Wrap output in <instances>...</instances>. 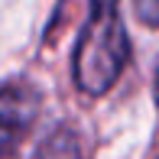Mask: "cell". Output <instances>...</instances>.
Returning <instances> with one entry per match:
<instances>
[{
    "label": "cell",
    "instance_id": "6da1fadb",
    "mask_svg": "<svg viewBox=\"0 0 159 159\" xmlns=\"http://www.w3.org/2000/svg\"><path fill=\"white\" fill-rule=\"evenodd\" d=\"M127 62L130 36L120 20V0H88V20L71 55V78L78 91L88 98L107 94L117 84Z\"/></svg>",
    "mask_w": 159,
    "mask_h": 159
},
{
    "label": "cell",
    "instance_id": "5b68a950",
    "mask_svg": "<svg viewBox=\"0 0 159 159\" xmlns=\"http://www.w3.org/2000/svg\"><path fill=\"white\" fill-rule=\"evenodd\" d=\"M156 104H159V75H156Z\"/></svg>",
    "mask_w": 159,
    "mask_h": 159
},
{
    "label": "cell",
    "instance_id": "277c9868",
    "mask_svg": "<svg viewBox=\"0 0 159 159\" xmlns=\"http://www.w3.org/2000/svg\"><path fill=\"white\" fill-rule=\"evenodd\" d=\"M133 13L140 16V23L159 30V0H133Z\"/></svg>",
    "mask_w": 159,
    "mask_h": 159
},
{
    "label": "cell",
    "instance_id": "7a4b0ae2",
    "mask_svg": "<svg viewBox=\"0 0 159 159\" xmlns=\"http://www.w3.org/2000/svg\"><path fill=\"white\" fill-rule=\"evenodd\" d=\"M42 111V98L33 84L10 81L0 84V159L16 153V146L30 136Z\"/></svg>",
    "mask_w": 159,
    "mask_h": 159
},
{
    "label": "cell",
    "instance_id": "3957f363",
    "mask_svg": "<svg viewBox=\"0 0 159 159\" xmlns=\"http://www.w3.org/2000/svg\"><path fill=\"white\" fill-rule=\"evenodd\" d=\"M33 159H84L81 140L75 136V130L59 127L55 133H49L46 140L39 143V149H36Z\"/></svg>",
    "mask_w": 159,
    "mask_h": 159
}]
</instances>
